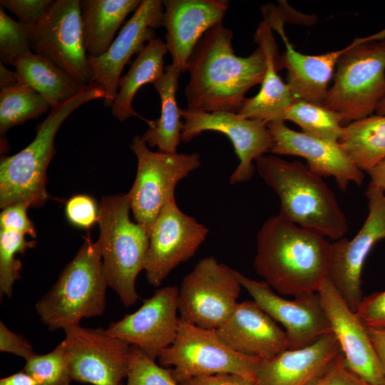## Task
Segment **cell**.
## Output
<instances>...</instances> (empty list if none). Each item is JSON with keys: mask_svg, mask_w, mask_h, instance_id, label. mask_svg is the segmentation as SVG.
Returning a JSON list of instances; mask_svg holds the SVG:
<instances>
[{"mask_svg": "<svg viewBox=\"0 0 385 385\" xmlns=\"http://www.w3.org/2000/svg\"><path fill=\"white\" fill-rule=\"evenodd\" d=\"M19 83L15 71L8 69L0 63V89L16 85Z\"/></svg>", "mask_w": 385, "mask_h": 385, "instance_id": "7dc6e473", "label": "cell"}, {"mask_svg": "<svg viewBox=\"0 0 385 385\" xmlns=\"http://www.w3.org/2000/svg\"><path fill=\"white\" fill-rule=\"evenodd\" d=\"M297 124L302 132L333 142H338L342 132V116L323 104L296 100L287 111L284 121Z\"/></svg>", "mask_w": 385, "mask_h": 385, "instance_id": "1f68e13d", "label": "cell"}, {"mask_svg": "<svg viewBox=\"0 0 385 385\" xmlns=\"http://www.w3.org/2000/svg\"><path fill=\"white\" fill-rule=\"evenodd\" d=\"M226 0H163L162 26L173 63L182 73L198 41L211 28L222 22L229 7Z\"/></svg>", "mask_w": 385, "mask_h": 385, "instance_id": "44dd1931", "label": "cell"}, {"mask_svg": "<svg viewBox=\"0 0 385 385\" xmlns=\"http://www.w3.org/2000/svg\"><path fill=\"white\" fill-rule=\"evenodd\" d=\"M366 329L385 374V330Z\"/></svg>", "mask_w": 385, "mask_h": 385, "instance_id": "ee69618b", "label": "cell"}, {"mask_svg": "<svg viewBox=\"0 0 385 385\" xmlns=\"http://www.w3.org/2000/svg\"><path fill=\"white\" fill-rule=\"evenodd\" d=\"M235 273L261 309L284 327L289 349L305 347L332 332L317 292L289 300L275 294L265 281L252 279L236 270Z\"/></svg>", "mask_w": 385, "mask_h": 385, "instance_id": "2e32d148", "label": "cell"}, {"mask_svg": "<svg viewBox=\"0 0 385 385\" xmlns=\"http://www.w3.org/2000/svg\"><path fill=\"white\" fill-rule=\"evenodd\" d=\"M180 385H257L254 381L232 374L199 376L187 380Z\"/></svg>", "mask_w": 385, "mask_h": 385, "instance_id": "7bdbcfd3", "label": "cell"}, {"mask_svg": "<svg viewBox=\"0 0 385 385\" xmlns=\"http://www.w3.org/2000/svg\"><path fill=\"white\" fill-rule=\"evenodd\" d=\"M209 230L183 212L175 198L162 208L149 233L144 270L150 284L158 287L180 263L192 257Z\"/></svg>", "mask_w": 385, "mask_h": 385, "instance_id": "9a60e30c", "label": "cell"}, {"mask_svg": "<svg viewBox=\"0 0 385 385\" xmlns=\"http://www.w3.org/2000/svg\"><path fill=\"white\" fill-rule=\"evenodd\" d=\"M31 207L26 202H17L3 208L0 214V230H14L35 238L36 231L32 221L27 216Z\"/></svg>", "mask_w": 385, "mask_h": 385, "instance_id": "ab89813d", "label": "cell"}, {"mask_svg": "<svg viewBox=\"0 0 385 385\" xmlns=\"http://www.w3.org/2000/svg\"><path fill=\"white\" fill-rule=\"evenodd\" d=\"M108 286L98 244L88 237L56 282L36 303V312L50 331L80 324L82 319L104 313Z\"/></svg>", "mask_w": 385, "mask_h": 385, "instance_id": "5b68a950", "label": "cell"}, {"mask_svg": "<svg viewBox=\"0 0 385 385\" xmlns=\"http://www.w3.org/2000/svg\"><path fill=\"white\" fill-rule=\"evenodd\" d=\"M168 52L165 42L155 38L139 52L128 71L120 77L118 90L111 111L120 122L139 116L132 106L137 91L143 85L154 83L165 73L164 56Z\"/></svg>", "mask_w": 385, "mask_h": 385, "instance_id": "4316f807", "label": "cell"}, {"mask_svg": "<svg viewBox=\"0 0 385 385\" xmlns=\"http://www.w3.org/2000/svg\"><path fill=\"white\" fill-rule=\"evenodd\" d=\"M31 27L8 16L0 7V63L12 65L19 57L31 51Z\"/></svg>", "mask_w": 385, "mask_h": 385, "instance_id": "e575fe53", "label": "cell"}, {"mask_svg": "<svg viewBox=\"0 0 385 385\" xmlns=\"http://www.w3.org/2000/svg\"><path fill=\"white\" fill-rule=\"evenodd\" d=\"M380 385H385V382H384L383 384H380Z\"/></svg>", "mask_w": 385, "mask_h": 385, "instance_id": "681fc988", "label": "cell"}, {"mask_svg": "<svg viewBox=\"0 0 385 385\" xmlns=\"http://www.w3.org/2000/svg\"><path fill=\"white\" fill-rule=\"evenodd\" d=\"M331 252L327 237L278 214L267 220L257 234L253 265L271 288L296 297L318 292L328 277Z\"/></svg>", "mask_w": 385, "mask_h": 385, "instance_id": "7a4b0ae2", "label": "cell"}, {"mask_svg": "<svg viewBox=\"0 0 385 385\" xmlns=\"http://www.w3.org/2000/svg\"><path fill=\"white\" fill-rule=\"evenodd\" d=\"M65 214L73 226L89 229L98 222V207L90 195H76L66 201Z\"/></svg>", "mask_w": 385, "mask_h": 385, "instance_id": "8d00e7d4", "label": "cell"}, {"mask_svg": "<svg viewBox=\"0 0 385 385\" xmlns=\"http://www.w3.org/2000/svg\"><path fill=\"white\" fill-rule=\"evenodd\" d=\"M216 332L234 351L260 359L288 349L285 331L254 301L238 302Z\"/></svg>", "mask_w": 385, "mask_h": 385, "instance_id": "603a6c76", "label": "cell"}, {"mask_svg": "<svg viewBox=\"0 0 385 385\" xmlns=\"http://www.w3.org/2000/svg\"><path fill=\"white\" fill-rule=\"evenodd\" d=\"M365 195L369 213L362 227L351 239L332 243L328 278L354 312L363 299L361 272L374 245L385 238V192L368 185Z\"/></svg>", "mask_w": 385, "mask_h": 385, "instance_id": "7c38bea8", "label": "cell"}, {"mask_svg": "<svg viewBox=\"0 0 385 385\" xmlns=\"http://www.w3.org/2000/svg\"><path fill=\"white\" fill-rule=\"evenodd\" d=\"M356 314L366 327L385 330V290L364 297Z\"/></svg>", "mask_w": 385, "mask_h": 385, "instance_id": "f35d334b", "label": "cell"}, {"mask_svg": "<svg viewBox=\"0 0 385 385\" xmlns=\"http://www.w3.org/2000/svg\"><path fill=\"white\" fill-rule=\"evenodd\" d=\"M140 0H81V16L85 48L88 56L104 53L127 16Z\"/></svg>", "mask_w": 385, "mask_h": 385, "instance_id": "484cf974", "label": "cell"}, {"mask_svg": "<svg viewBox=\"0 0 385 385\" xmlns=\"http://www.w3.org/2000/svg\"><path fill=\"white\" fill-rule=\"evenodd\" d=\"M241 287L234 270L212 256L201 259L180 284V318L216 330L234 311Z\"/></svg>", "mask_w": 385, "mask_h": 385, "instance_id": "30bf717a", "label": "cell"}, {"mask_svg": "<svg viewBox=\"0 0 385 385\" xmlns=\"http://www.w3.org/2000/svg\"><path fill=\"white\" fill-rule=\"evenodd\" d=\"M274 143L271 153L303 158L307 165L321 177H332L338 188L346 191L351 183L360 186L364 173L351 160L339 142L324 140L289 128L284 121L267 123Z\"/></svg>", "mask_w": 385, "mask_h": 385, "instance_id": "ffe728a7", "label": "cell"}, {"mask_svg": "<svg viewBox=\"0 0 385 385\" xmlns=\"http://www.w3.org/2000/svg\"><path fill=\"white\" fill-rule=\"evenodd\" d=\"M138 160L133 184L126 193L135 222L148 235L165 205L175 198L177 184L201 165L200 155L151 151L142 136L129 145Z\"/></svg>", "mask_w": 385, "mask_h": 385, "instance_id": "9c48e42d", "label": "cell"}, {"mask_svg": "<svg viewBox=\"0 0 385 385\" xmlns=\"http://www.w3.org/2000/svg\"><path fill=\"white\" fill-rule=\"evenodd\" d=\"M310 385H371L355 374L346 364L341 352L327 370Z\"/></svg>", "mask_w": 385, "mask_h": 385, "instance_id": "60d3db41", "label": "cell"}, {"mask_svg": "<svg viewBox=\"0 0 385 385\" xmlns=\"http://www.w3.org/2000/svg\"><path fill=\"white\" fill-rule=\"evenodd\" d=\"M338 142L366 173L385 158V115H371L343 125Z\"/></svg>", "mask_w": 385, "mask_h": 385, "instance_id": "f546056e", "label": "cell"}, {"mask_svg": "<svg viewBox=\"0 0 385 385\" xmlns=\"http://www.w3.org/2000/svg\"><path fill=\"white\" fill-rule=\"evenodd\" d=\"M125 385H180L170 370L158 365L142 350L130 346L129 368Z\"/></svg>", "mask_w": 385, "mask_h": 385, "instance_id": "d590c367", "label": "cell"}, {"mask_svg": "<svg viewBox=\"0 0 385 385\" xmlns=\"http://www.w3.org/2000/svg\"><path fill=\"white\" fill-rule=\"evenodd\" d=\"M181 71L173 64L165 66L163 76L153 83L160 98V115L149 123L142 135L148 147H157L159 152L175 153L181 141L184 121L181 120L176 92Z\"/></svg>", "mask_w": 385, "mask_h": 385, "instance_id": "f1b7e54d", "label": "cell"}, {"mask_svg": "<svg viewBox=\"0 0 385 385\" xmlns=\"http://www.w3.org/2000/svg\"><path fill=\"white\" fill-rule=\"evenodd\" d=\"M347 366L371 385L385 382V374L367 329L327 277L317 292Z\"/></svg>", "mask_w": 385, "mask_h": 385, "instance_id": "d6986e66", "label": "cell"}, {"mask_svg": "<svg viewBox=\"0 0 385 385\" xmlns=\"http://www.w3.org/2000/svg\"><path fill=\"white\" fill-rule=\"evenodd\" d=\"M51 108L46 99L29 86L18 83L0 89V134L31 119L38 118Z\"/></svg>", "mask_w": 385, "mask_h": 385, "instance_id": "4dcf8cb0", "label": "cell"}, {"mask_svg": "<svg viewBox=\"0 0 385 385\" xmlns=\"http://www.w3.org/2000/svg\"><path fill=\"white\" fill-rule=\"evenodd\" d=\"M184 124L181 141L188 143L207 130L227 135L232 143L240 163L230 177L231 185L250 180L256 159L270 152L273 137L264 121L243 118L229 111L203 112L180 108Z\"/></svg>", "mask_w": 385, "mask_h": 385, "instance_id": "5bb4252c", "label": "cell"}, {"mask_svg": "<svg viewBox=\"0 0 385 385\" xmlns=\"http://www.w3.org/2000/svg\"><path fill=\"white\" fill-rule=\"evenodd\" d=\"M163 11V1L141 0L108 49L99 56H88L93 81L106 93L104 106H112L121 73L130 58L156 38L154 29L162 26Z\"/></svg>", "mask_w": 385, "mask_h": 385, "instance_id": "ac0fdd59", "label": "cell"}, {"mask_svg": "<svg viewBox=\"0 0 385 385\" xmlns=\"http://www.w3.org/2000/svg\"><path fill=\"white\" fill-rule=\"evenodd\" d=\"M31 49L83 86L93 81L81 16L80 0L53 1L31 30Z\"/></svg>", "mask_w": 385, "mask_h": 385, "instance_id": "8fae6325", "label": "cell"}, {"mask_svg": "<svg viewBox=\"0 0 385 385\" xmlns=\"http://www.w3.org/2000/svg\"><path fill=\"white\" fill-rule=\"evenodd\" d=\"M0 351L8 352L29 359L35 352L31 344L22 336L11 332L0 322Z\"/></svg>", "mask_w": 385, "mask_h": 385, "instance_id": "b9f144b4", "label": "cell"}, {"mask_svg": "<svg viewBox=\"0 0 385 385\" xmlns=\"http://www.w3.org/2000/svg\"><path fill=\"white\" fill-rule=\"evenodd\" d=\"M73 381L92 385H123L127 377L130 345L102 327L80 324L63 329Z\"/></svg>", "mask_w": 385, "mask_h": 385, "instance_id": "4fadbf2b", "label": "cell"}, {"mask_svg": "<svg viewBox=\"0 0 385 385\" xmlns=\"http://www.w3.org/2000/svg\"><path fill=\"white\" fill-rule=\"evenodd\" d=\"M267 19L259 24L255 41L265 53L266 69L259 92L253 97L245 98L237 113L243 118L259 120L266 123L283 120L290 106L297 100L287 83H284L278 72L281 71L278 48Z\"/></svg>", "mask_w": 385, "mask_h": 385, "instance_id": "d4e9b609", "label": "cell"}, {"mask_svg": "<svg viewBox=\"0 0 385 385\" xmlns=\"http://www.w3.org/2000/svg\"><path fill=\"white\" fill-rule=\"evenodd\" d=\"M53 0H1V6L7 9L19 21L31 27L36 24L48 11Z\"/></svg>", "mask_w": 385, "mask_h": 385, "instance_id": "74e56055", "label": "cell"}, {"mask_svg": "<svg viewBox=\"0 0 385 385\" xmlns=\"http://www.w3.org/2000/svg\"><path fill=\"white\" fill-rule=\"evenodd\" d=\"M232 37V31L221 22L197 43L187 68L190 78L185 88L186 108L237 113L247 91L261 84L266 69L262 48L257 46L248 56H238Z\"/></svg>", "mask_w": 385, "mask_h": 385, "instance_id": "6da1fadb", "label": "cell"}, {"mask_svg": "<svg viewBox=\"0 0 385 385\" xmlns=\"http://www.w3.org/2000/svg\"><path fill=\"white\" fill-rule=\"evenodd\" d=\"M12 66L19 83L41 95L51 108L71 99L85 87L54 63L32 51L16 58Z\"/></svg>", "mask_w": 385, "mask_h": 385, "instance_id": "83f0119b", "label": "cell"}, {"mask_svg": "<svg viewBox=\"0 0 385 385\" xmlns=\"http://www.w3.org/2000/svg\"><path fill=\"white\" fill-rule=\"evenodd\" d=\"M376 112L378 115H385V97L379 104Z\"/></svg>", "mask_w": 385, "mask_h": 385, "instance_id": "c3c4849f", "label": "cell"}, {"mask_svg": "<svg viewBox=\"0 0 385 385\" xmlns=\"http://www.w3.org/2000/svg\"><path fill=\"white\" fill-rule=\"evenodd\" d=\"M126 194L103 197L98 206L99 247L108 287L125 307L136 303L138 274L145 269L149 235L132 222Z\"/></svg>", "mask_w": 385, "mask_h": 385, "instance_id": "52a82bcc", "label": "cell"}, {"mask_svg": "<svg viewBox=\"0 0 385 385\" xmlns=\"http://www.w3.org/2000/svg\"><path fill=\"white\" fill-rule=\"evenodd\" d=\"M0 385H38L34 378L24 369L0 380Z\"/></svg>", "mask_w": 385, "mask_h": 385, "instance_id": "bcb514c9", "label": "cell"}, {"mask_svg": "<svg viewBox=\"0 0 385 385\" xmlns=\"http://www.w3.org/2000/svg\"><path fill=\"white\" fill-rule=\"evenodd\" d=\"M255 165L265 184L278 195L282 217L331 240L344 237L347 219L335 193L307 164L264 155L256 159Z\"/></svg>", "mask_w": 385, "mask_h": 385, "instance_id": "3957f363", "label": "cell"}, {"mask_svg": "<svg viewBox=\"0 0 385 385\" xmlns=\"http://www.w3.org/2000/svg\"><path fill=\"white\" fill-rule=\"evenodd\" d=\"M385 97V29L355 38L339 60L323 105L342 123L371 115Z\"/></svg>", "mask_w": 385, "mask_h": 385, "instance_id": "8992f818", "label": "cell"}, {"mask_svg": "<svg viewBox=\"0 0 385 385\" xmlns=\"http://www.w3.org/2000/svg\"><path fill=\"white\" fill-rule=\"evenodd\" d=\"M25 235L14 230H0V294L11 297L15 281L21 277L22 264L17 259L18 253L23 254L33 248L36 241H29Z\"/></svg>", "mask_w": 385, "mask_h": 385, "instance_id": "836d02e7", "label": "cell"}, {"mask_svg": "<svg viewBox=\"0 0 385 385\" xmlns=\"http://www.w3.org/2000/svg\"><path fill=\"white\" fill-rule=\"evenodd\" d=\"M271 28L281 36L285 51L280 55V69L287 71V84L297 99L322 104L337 64L349 45L339 50L319 55H309L294 49L284 29L282 12L277 7L264 14Z\"/></svg>", "mask_w": 385, "mask_h": 385, "instance_id": "7402d4cb", "label": "cell"}, {"mask_svg": "<svg viewBox=\"0 0 385 385\" xmlns=\"http://www.w3.org/2000/svg\"><path fill=\"white\" fill-rule=\"evenodd\" d=\"M178 294L175 285L158 289L138 310L111 323L107 333L137 346L153 359L158 358L177 336Z\"/></svg>", "mask_w": 385, "mask_h": 385, "instance_id": "e0dca14e", "label": "cell"}, {"mask_svg": "<svg viewBox=\"0 0 385 385\" xmlns=\"http://www.w3.org/2000/svg\"><path fill=\"white\" fill-rule=\"evenodd\" d=\"M366 173L370 177L369 185L385 192V158Z\"/></svg>", "mask_w": 385, "mask_h": 385, "instance_id": "f6af8a7d", "label": "cell"}, {"mask_svg": "<svg viewBox=\"0 0 385 385\" xmlns=\"http://www.w3.org/2000/svg\"><path fill=\"white\" fill-rule=\"evenodd\" d=\"M342 352L333 332L303 348L286 349L260 359L255 369L257 385H310Z\"/></svg>", "mask_w": 385, "mask_h": 385, "instance_id": "cb8c5ba5", "label": "cell"}, {"mask_svg": "<svg viewBox=\"0 0 385 385\" xmlns=\"http://www.w3.org/2000/svg\"><path fill=\"white\" fill-rule=\"evenodd\" d=\"M24 370L38 385H71L69 354L64 339L51 352L26 360Z\"/></svg>", "mask_w": 385, "mask_h": 385, "instance_id": "d6a6232c", "label": "cell"}, {"mask_svg": "<svg viewBox=\"0 0 385 385\" xmlns=\"http://www.w3.org/2000/svg\"><path fill=\"white\" fill-rule=\"evenodd\" d=\"M162 366L181 384L195 377L232 374L255 382L260 359L241 354L229 347L216 330L204 329L180 318L173 344L158 356Z\"/></svg>", "mask_w": 385, "mask_h": 385, "instance_id": "ba28073f", "label": "cell"}, {"mask_svg": "<svg viewBox=\"0 0 385 385\" xmlns=\"http://www.w3.org/2000/svg\"><path fill=\"white\" fill-rule=\"evenodd\" d=\"M106 93L95 82L85 86L66 102L51 108L48 116L36 127L34 140L15 155L4 156L0 163V207L26 202L42 206L49 198L46 190V170L56 153L54 139L64 120L84 103Z\"/></svg>", "mask_w": 385, "mask_h": 385, "instance_id": "277c9868", "label": "cell"}]
</instances>
